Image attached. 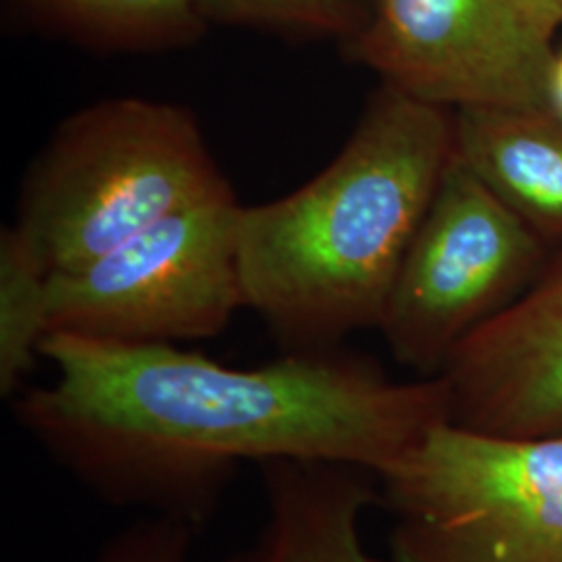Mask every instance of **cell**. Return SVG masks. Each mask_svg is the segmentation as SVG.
<instances>
[{"label": "cell", "mask_w": 562, "mask_h": 562, "mask_svg": "<svg viewBox=\"0 0 562 562\" xmlns=\"http://www.w3.org/2000/svg\"><path fill=\"white\" fill-rule=\"evenodd\" d=\"M53 382L20 392L21 429L104 503L199 529L241 464L323 461L382 477L448 422L442 380L394 382L336 348L238 369L180 344L48 334Z\"/></svg>", "instance_id": "obj_1"}, {"label": "cell", "mask_w": 562, "mask_h": 562, "mask_svg": "<svg viewBox=\"0 0 562 562\" xmlns=\"http://www.w3.org/2000/svg\"><path fill=\"white\" fill-rule=\"evenodd\" d=\"M452 157L454 111L382 83L322 173L278 201L241 206L244 308L285 352L380 329Z\"/></svg>", "instance_id": "obj_2"}, {"label": "cell", "mask_w": 562, "mask_h": 562, "mask_svg": "<svg viewBox=\"0 0 562 562\" xmlns=\"http://www.w3.org/2000/svg\"><path fill=\"white\" fill-rule=\"evenodd\" d=\"M232 196L190 109L120 97L55 130L23 180L18 225L65 273L173 213Z\"/></svg>", "instance_id": "obj_3"}, {"label": "cell", "mask_w": 562, "mask_h": 562, "mask_svg": "<svg viewBox=\"0 0 562 562\" xmlns=\"http://www.w3.org/2000/svg\"><path fill=\"white\" fill-rule=\"evenodd\" d=\"M380 483L392 562H562V434L442 422Z\"/></svg>", "instance_id": "obj_4"}, {"label": "cell", "mask_w": 562, "mask_h": 562, "mask_svg": "<svg viewBox=\"0 0 562 562\" xmlns=\"http://www.w3.org/2000/svg\"><path fill=\"white\" fill-rule=\"evenodd\" d=\"M236 199L153 223L86 267L53 273L50 334L180 344L222 334L244 308Z\"/></svg>", "instance_id": "obj_5"}, {"label": "cell", "mask_w": 562, "mask_h": 562, "mask_svg": "<svg viewBox=\"0 0 562 562\" xmlns=\"http://www.w3.org/2000/svg\"><path fill=\"white\" fill-rule=\"evenodd\" d=\"M546 261V241L454 148L380 325L390 352L422 378H436L450 352L517 301Z\"/></svg>", "instance_id": "obj_6"}, {"label": "cell", "mask_w": 562, "mask_h": 562, "mask_svg": "<svg viewBox=\"0 0 562 562\" xmlns=\"http://www.w3.org/2000/svg\"><path fill=\"white\" fill-rule=\"evenodd\" d=\"M554 32L525 0H371L350 59L450 111H550Z\"/></svg>", "instance_id": "obj_7"}, {"label": "cell", "mask_w": 562, "mask_h": 562, "mask_svg": "<svg viewBox=\"0 0 562 562\" xmlns=\"http://www.w3.org/2000/svg\"><path fill=\"white\" fill-rule=\"evenodd\" d=\"M448 422L508 438L562 434V250L503 313L450 352Z\"/></svg>", "instance_id": "obj_8"}, {"label": "cell", "mask_w": 562, "mask_h": 562, "mask_svg": "<svg viewBox=\"0 0 562 562\" xmlns=\"http://www.w3.org/2000/svg\"><path fill=\"white\" fill-rule=\"evenodd\" d=\"M265 522L238 562H375L362 521L375 503L371 473L338 462L281 459L259 464ZM194 527L148 515L102 546L94 562H192Z\"/></svg>", "instance_id": "obj_9"}, {"label": "cell", "mask_w": 562, "mask_h": 562, "mask_svg": "<svg viewBox=\"0 0 562 562\" xmlns=\"http://www.w3.org/2000/svg\"><path fill=\"white\" fill-rule=\"evenodd\" d=\"M461 161L546 244L562 241V120L533 109L454 111Z\"/></svg>", "instance_id": "obj_10"}, {"label": "cell", "mask_w": 562, "mask_h": 562, "mask_svg": "<svg viewBox=\"0 0 562 562\" xmlns=\"http://www.w3.org/2000/svg\"><path fill=\"white\" fill-rule=\"evenodd\" d=\"M36 20L104 53H161L211 27L199 0H15Z\"/></svg>", "instance_id": "obj_11"}, {"label": "cell", "mask_w": 562, "mask_h": 562, "mask_svg": "<svg viewBox=\"0 0 562 562\" xmlns=\"http://www.w3.org/2000/svg\"><path fill=\"white\" fill-rule=\"evenodd\" d=\"M53 271L20 225L0 232V394L15 398L50 334Z\"/></svg>", "instance_id": "obj_12"}, {"label": "cell", "mask_w": 562, "mask_h": 562, "mask_svg": "<svg viewBox=\"0 0 562 562\" xmlns=\"http://www.w3.org/2000/svg\"><path fill=\"white\" fill-rule=\"evenodd\" d=\"M199 4L209 25L341 44L357 38L371 15V0H199Z\"/></svg>", "instance_id": "obj_13"}, {"label": "cell", "mask_w": 562, "mask_h": 562, "mask_svg": "<svg viewBox=\"0 0 562 562\" xmlns=\"http://www.w3.org/2000/svg\"><path fill=\"white\" fill-rule=\"evenodd\" d=\"M531 13L552 32L562 27V0H525Z\"/></svg>", "instance_id": "obj_14"}, {"label": "cell", "mask_w": 562, "mask_h": 562, "mask_svg": "<svg viewBox=\"0 0 562 562\" xmlns=\"http://www.w3.org/2000/svg\"><path fill=\"white\" fill-rule=\"evenodd\" d=\"M550 111L562 120V50H557L550 76Z\"/></svg>", "instance_id": "obj_15"}]
</instances>
